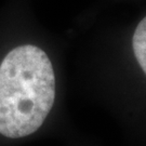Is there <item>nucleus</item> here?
<instances>
[{"label": "nucleus", "instance_id": "f257e3e1", "mask_svg": "<svg viewBox=\"0 0 146 146\" xmlns=\"http://www.w3.org/2000/svg\"><path fill=\"white\" fill-rule=\"evenodd\" d=\"M55 99V76L47 53L34 44L8 52L0 63V134L20 139L36 132Z\"/></svg>", "mask_w": 146, "mask_h": 146}, {"label": "nucleus", "instance_id": "f03ea898", "mask_svg": "<svg viewBox=\"0 0 146 146\" xmlns=\"http://www.w3.org/2000/svg\"><path fill=\"white\" fill-rule=\"evenodd\" d=\"M132 46L136 61L146 74V16L136 26L133 34Z\"/></svg>", "mask_w": 146, "mask_h": 146}]
</instances>
